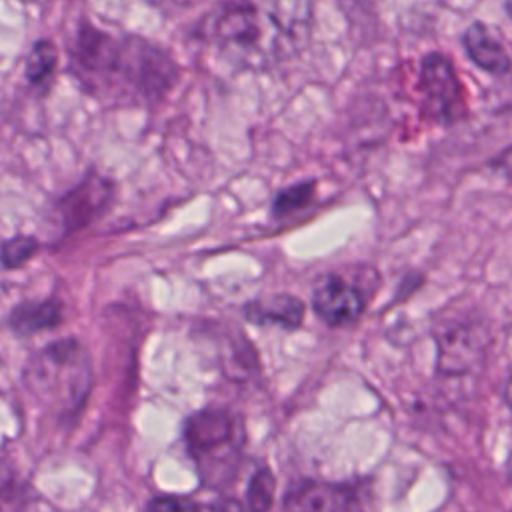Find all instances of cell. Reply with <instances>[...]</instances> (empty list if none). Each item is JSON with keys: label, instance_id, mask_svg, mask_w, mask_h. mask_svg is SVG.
<instances>
[{"label": "cell", "instance_id": "6da1fadb", "mask_svg": "<svg viewBox=\"0 0 512 512\" xmlns=\"http://www.w3.org/2000/svg\"><path fill=\"white\" fill-rule=\"evenodd\" d=\"M72 68L96 96L124 104H154L174 86L178 68L156 44L136 36H112L88 24L78 28Z\"/></svg>", "mask_w": 512, "mask_h": 512}, {"label": "cell", "instance_id": "7a4b0ae2", "mask_svg": "<svg viewBox=\"0 0 512 512\" xmlns=\"http://www.w3.org/2000/svg\"><path fill=\"white\" fill-rule=\"evenodd\" d=\"M308 0H220L210 36L250 68H268L292 56L308 38Z\"/></svg>", "mask_w": 512, "mask_h": 512}, {"label": "cell", "instance_id": "3957f363", "mask_svg": "<svg viewBox=\"0 0 512 512\" xmlns=\"http://www.w3.org/2000/svg\"><path fill=\"white\" fill-rule=\"evenodd\" d=\"M188 452L208 486H222L234 478L246 442L242 420L224 408L194 412L184 424Z\"/></svg>", "mask_w": 512, "mask_h": 512}, {"label": "cell", "instance_id": "277c9868", "mask_svg": "<svg viewBox=\"0 0 512 512\" xmlns=\"http://www.w3.org/2000/svg\"><path fill=\"white\" fill-rule=\"evenodd\" d=\"M90 364L74 340L42 350L30 366V388L66 410H76L90 388Z\"/></svg>", "mask_w": 512, "mask_h": 512}, {"label": "cell", "instance_id": "5b68a950", "mask_svg": "<svg viewBox=\"0 0 512 512\" xmlns=\"http://www.w3.org/2000/svg\"><path fill=\"white\" fill-rule=\"evenodd\" d=\"M424 114L440 124H454L466 116V92L452 62L438 52L422 58L418 74Z\"/></svg>", "mask_w": 512, "mask_h": 512}, {"label": "cell", "instance_id": "8992f818", "mask_svg": "<svg viewBox=\"0 0 512 512\" xmlns=\"http://www.w3.org/2000/svg\"><path fill=\"white\" fill-rule=\"evenodd\" d=\"M438 372L458 376L470 372L484 356L486 334L472 322L444 324L436 332Z\"/></svg>", "mask_w": 512, "mask_h": 512}, {"label": "cell", "instance_id": "52a82bcc", "mask_svg": "<svg viewBox=\"0 0 512 512\" xmlns=\"http://www.w3.org/2000/svg\"><path fill=\"white\" fill-rule=\"evenodd\" d=\"M114 184L98 172H90L58 202L64 232H76L94 222L112 202Z\"/></svg>", "mask_w": 512, "mask_h": 512}, {"label": "cell", "instance_id": "ba28073f", "mask_svg": "<svg viewBox=\"0 0 512 512\" xmlns=\"http://www.w3.org/2000/svg\"><path fill=\"white\" fill-rule=\"evenodd\" d=\"M312 308L322 322L330 326H346L362 316L366 296L356 284L342 276L326 274L312 290Z\"/></svg>", "mask_w": 512, "mask_h": 512}, {"label": "cell", "instance_id": "9c48e42d", "mask_svg": "<svg viewBox=\"0 0 512 512\" xmlns=\"http://www.w3.org/2000/svg\"><path fill=\"white\" fill-rule=\"evenodd\" d=\"M282 512H358L356 492L344 484L304 478L286 490Z\"/></svg>", "mask_w": 512, "mask_h": 512}, {"label": "cell", "instance_id": "30bf717a", "mask_svg": "<svg viewBox=\"0 0 512 512\" xmlns=\"http://www.w3.org/2000/svg\"><path fill=\"white\" fill-rule=\"evenodd\" d=\"M306 306L292 294H270L250 300L244 306V316L252 324H272L286 330H294L302 324Z\"/></svg>", "mask_w": 512, "mask_h": 512}, {"label": "cell", "instance_id": "8fae6325", "mask_svg": "<svg viewBox=\"0 0 512 512\" xmlns=\"http://www.w3.org/2000/svg\"><path fill=\"white\" fill-rule=\"evenodd\" d=\"M464 48L468 58L490 74H506L512 66L504 44L482 22H472L468 26L464 32Z\"/></svg>", "mask_w": 512, "mask_h": 512}, {"label": "cell", "instance_id": "7c38bea8", "mask_svg": "<svg viewBox=\"0 0 512 512\" xmlns=\"http://www.w3.org/2000/svg\"><path fill=\"white\" fill-rule=\"evenodd\" d=\"M62 320V308L54 300L42 302H26L12 310L10 314V328L18 336H28L46 328L58 326Z\"/></svg>", "mask_w": 512, "mask_h": 512}, {"label": "cell", "instance_id": "4fadbf2b", "mask_svg": "<svg viewBox=\"0 0 512 512\" xmlns=\"http://www.w3.org/2000/svg\"><path fill=\"white\" fill-rule=\"evenodd\" d=\"M276 496V478L272 470L264 464L254 470L246 488L248 512H270Z\"/></svg>", "mask_w": 512, "mask_h": 512}, {"label": "cell", "instance_id": "5bb4252c", "mask_svg": "<svg viewBox=\"0 0 512 512\" xmlns=\"http://www.w3.org/2000/svg\"><path fill=\"white\" fill-rule=\"evenodd\" d=\"M314 192H316L314 180H304V182H298V184H292V186L280 190L274 196L272 214L276 218H284V216H290V214L306 208L312 202Z\"/></svg>", "mask_w": 512, "mask_h": 512}, {"label": "cell", "instance_id": "9a60e30c", "mask_svg": "<svg viewBox=\"0 0 512 512\" xmlns=\"http://www.w3.org/2000/svg\"><path fill=\"white\" fill-rule=\"evenodd\" d=\"M56 48L50 40H38L32 50H30V56H28V64H26V76L30 82L34 84H40L44 82L54 66H56Z\"/></svg>", "mask_w": 512, "mask_h": 512}, {"label": "cell", "instance_id": "2e32d148", "mask_svg": "<svg viewBox=\"0 0 512 512\" xmlns=\"http://www.w3.org/2000/svg\"><path fill=\"white\" fill-rule=\"evenodd\" d=\"M38 250V240L32 236H14L0 248V260L6 268L22 266Z\"/></svg>", "mask_w": 512, "mask_h": 512}, {"label": "cell", "instance_id": "e0dca14e", "mask_svg": "<svg viewBox=\"0 0 512 512\" xmlns=\"http://www.w3.org/2000/svg\"><path fill=\"white\" fill-rule=\"evenodd\" d=\"M150 512H200V508L188 496H156L150 502Z\"/></svg>", "mask_w": 512, "mask_h": 512}, {"label": "cell", "instance_id": "ac0fdd59", "mask_svg": "<svg viewBox=\"0 0 512 512\" xmlns=\"http://www.w3.org/2000/svg\"><path fill=\"white\" fill-rule=\"evenodd\" d=\"M492 168L498 170L500 174H504L506 180L512 182V146L502 150L494 160H492Z\"/></svg>", "mask_w": 512, "mask_h": 512}, {"label": "cell", "instance_id": "d6986e66", "mask_svg": "<svg viewBox=\"0 0 512 512\" xmlns=\"http://www.w3.org/2000/svg\"><path fill=\"white\" fill-rule=\"evenodd\" d=\"M210 512H246L242 502L236 500V498H230V496H224V498H218L212 506H210Z\"/></svg>", "mask_w": 512, "mask_h": 512}, {"label": "cell", "instance_id": "ffe728a7", "mask_svg": "<svg viewBox=\"0 0 512 512\" xmlns=\"http://www.w3.org/2000/svg\"><path fill=\"white\" fill-rule=\"evenodd\" d=\"M150 2L156 6H162V8H182V6L194 4L196 0H150Z\"/></svg>", "mask_w": 512, "mask_h": 512}, {"label": "cell", "instance_id": "44dd1931", "mask_svg": "<svg viewBox=\"0 0 512 512\" xmlns=\"http://www.w3.org/2000/svg\"><path fill=\"white\" fill-rule=\"evenodd\" d=\"M506 400H508V404L512 406V380H510L508 386H506Z\"/></svg>", "mask_w": 512, "mask_h": 512}]
</instances>
